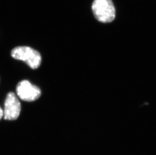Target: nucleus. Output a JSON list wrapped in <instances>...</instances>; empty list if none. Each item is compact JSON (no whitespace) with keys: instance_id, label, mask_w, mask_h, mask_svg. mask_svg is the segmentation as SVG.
<instances>
[{"instance_id":"f257e3e1","label":"nucleus","mask_w":156,"mask_h":155,"mask_svg":"<svg viewBox=\"0 0 156 155\" xmlns=\"http://www.w3.org/2000/svg\"><path fill=\"white\" fill-rule=\"evenodd\" d=\"M11 56L14 59L25 62L31 69H37L41 64L40 53L30 47H16L12 50Z\"/></svg>"},{"instance_id":"f03ea898","label":"nucleus","mask_w":156,"mask_h":155,"mask_svg":"<svg viewBox=\"0 0 156 155\" xmlns=\"http://www.w3.org/2000/svg\"><path fill=\"white\" fill-rule=\"evenodd\" d=\"M94 17L103 23H109L115 18V9L111 0H94L92 5Z\"/></svg>"},{"instance_id":"7ed1b4c3","label":"nucleus","mask_w":156,"mask_h":155,"mask_svg":"<svg viewBox=\"0 0 156 155\" xmlns=\"http://www.w3.org/2000/svg\"><path fill=\"white\" fill-rule=\"evenodd\" d=\"M16 92L20 99L27 102H33L40 98L41 90L38 87L31 84L28 81L23 80L18 84Z\"/></svg>"},{"instance_id":"20e7f679","label":"nucleus","mask_w":156,"mask_h":155,"mask_svg":"<svg viewBox=\"0 0 156 155\" xmlns=\"http://www.w3.org/2000/svg\"><path fill=\"white\" fill-rule=\"evenodd\" d=\"M21 103L13 92H9L5 101L4 119L5 120H14L17 119L21 111Z\"/></svg>"},{"instance_id":"39448f33","label":"nucleus","mask_w":156,"mask_h":155,"mask_svg":"<svg viewBox=\"0 0 156 155\" xmlns=\"http://www.w3.org/2000/svg\"><path fill=\"white\" fill-rule=\"evenodd\" d=\"M3 115H4V112H3L2 109L0 107V120L3 117Z\"/></svg>"}]
</instances>
